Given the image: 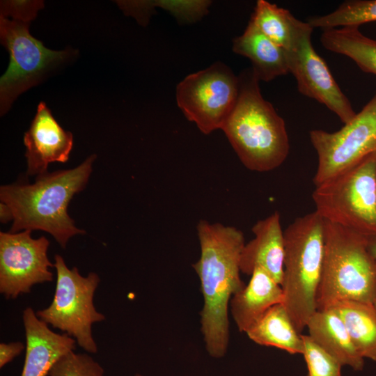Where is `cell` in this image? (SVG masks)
Segmentation results:
<instances>
[{
    "label": "cell",
    "instance_id": "3957f363",
    "mask_svg": "<svg viewBox=\"0 0 376 376\" xmlns=\"http://www.w3.org/2000/svg\"><path fill=\"white\" fill-rule=\"evenodd\" d=\"M238 77V99L221 130L245 167L258 172L274 170L290 151L285 121L263 98L252 69Z\"/></svg>",
    "mask_w": 376,
    "mask_h": 376
},
{
    "label": "cell",
    "instance_id": "4316f807",
    "mask_svg": "<svg viewBox=\"0 0 376 376\" xmlns=\"http://www.w3.org/2000/svg\"><path fill=\"white\" fill-rule=\"evenodd\" d=\"M24 347L22 342L1 343L0 344V368H2L17 357Z\"/></svg>",
    "mask_w": 376,
    "mask_h": 376
},
{
    "label": "cell",
    "instance_id": "44dd1931",
    "mask_svg": "<svg viewBox=\"0 0 376 376\" xmlns=\"http://www.w3.org/2000/svg\"><path fill=\"white\" fill-rule=\"evenodd\" d=\"M320 40L325 49L349 57L363 71L376 75V40L364 36L359 27L323 30Z\"/></svg>",
    "mask_w": 376,
    "mask_h": 376
},
{
    "label": "cell",
    "instance_id": "cb8c5ba5",
    "mask_svg": "<svg viewBox=\"0 0 376 376\" xmlns=\"http://www.w3.org/2000/svg\"><path fill=\"white\" fill-rule=\"evenodd\" d=\"M308 376H342V365L308 335L302 334Z\"/></svg>",
    "mask_w": 376,
    "mask_h": 376
},
{
    "label": "cell",
    "instance_id": "277c9868",
    "mask_svg": "<svg viewBox=\"0 0 376 376\" xmlns=\"http://www.w3.org/2000/svg\"><path fill=\"white\" fill-rule=\"evenodd\" d=\"M43 6L42 1H1V43L10 55L8 69L0 79L1 116L20 94L41 82L71 55L69 49L45 47L30 33V23Z\"/></svg>",
    "mask_w": 376,
    "mask_h": 376
},
{
    "label": "cell",
    "instance_id": "7402d4cb",
    "mask_svg": "<svg viewBox=\"0 0 376 376\" xmlns=\"http://www.w3.org/2000/svg\"><path fill=\"white\" fill-rule=\"evenodd\" d=\"M297 18L288 10L265 0H258L250 20L276 45L287 49L293 37Z\"/></svg>",
    "mask_w": 376,
    "mask_h": 376
},
{
    "label": "cell",
    "instance_id": "d6986e66",
    "mask_svg": "<svg viewBox=\"0 0 376 376\" xmlns=\"http://www.w3.org/2000/svg\"><path fill=\"white\" fill-rule=\"evenodd\" d=\"M246 334L260 345L274 347L292 354L303 353L302 334L282 303L271 307Z\"/></svg>",
    "mask_w": 376,
    "mask_h": 376
},
{
    "label": "cell",
    "instance_id": "ba28073f",
    "mask_svg": "<svg viewBox=\"0 0 376 376\" xmlns=\"http://www.w3.org/2000/svg\"><path fill=\"white\" fill-rule=\"evenodd\" d=\"M56 284L51 304L36 312L47 324L68 334L85 351L95 354L97 346L92 326L105 320L93 304V297L100 279L95 272L83 276L76 267L69 269L58 254L54 256Z\"/></svg>",
    "mask_w": 376,
    "mask_h": 376
},
{
    "label": "cell",
    "instance_id": "30bf717a",
    "mask_svg": "<svg viewBox=\"0 0 376 376\" xmlns=\"http://www.w3.org/2000/svg\"><path fill=\"white\" fill-rule=\"evenodd\" d=\"M309 136L318 155L313 178L318 186L376 152V93L340 130H314Z\"/></svg>",
    "mask_w": 376,
    "mask_h": 376
},
{
    "label": "cell",
    "instance_id": "7a4b0ae2",
    "mask_svg": "<svg viewBox=\"0 0 376 376\" xmlns=\"http://www.w3.org/2000/svg\"><path fill=\"white\" fill-rule=\"evenodd\" d=\"M96 155L78 166L36 176L33 184L15 182L0 188V200L10 210L13 224L9 232L40 230L52 235L63 249L70 237L84 234L68 213L72 197L82 191L92 172Z\"/></svg>",
    "mask_w": 376,
    "mask_h": 376
},
{
    "label": "cell",
    "instance_id": "d4e9b609",
    "mask_svg": "<svg viewBox=\"0 0 376 376\" xmlns=\"http://www.w3.org/2000/svg\"><path fill=\"white\" fill-rule=\"evenodd\" d=\"M102 366L90 355L70 352L52 368L49 376H104Z\"/></svg>",
    "mask_w": 376,
    "mask_h": 376
},
{
    "label": "cell",
    "instance_id": "9a60e30c",
    "mask_svg": "<svg viewBox=\"0 0 376 376\" xmlns=\"http://www.w3.org/2000/svg\"><path fill=\"white\" fill-rule=\"evenodd\" d=\"M254 235L245 243L240 259L241 272L251 275L256 268L266 271L280 285L283 273L284 234L278 211L256 223Z\"/></svg>",
    "mask_w": 376,
    "mask_h": 376
},
{
    "label": "cell",
    "instance_id": "2e32d148",
    "mask_svg": "<svg viewBox=\"0 0 376 376\" xmlns=\"http://www.w3.org/2000/svg\"><path fill=\"white\" fill-rule=\"evenodd\" d=\"M247 285L230 301V311L240 332L246 333L271 307L283 303L281 285L266 271L256 268Z\"/></svg>",
    "mask_w": 376,
    "mask_h": 376
},
{
    "label": "cell",
    "instance_id": "7c38bea8",
    "mask_svg": "<svg viewBox=\"0 0 376 376\" xmlns=\"http://www.w3.org/2000/svg\"><path fill=\"white\" fill-rule=\"evenodd\" d=\"M31 230L0 233V292L15 299L38 283L50 282L54 267L48 258L49 241L31 237Z\"/></svg>",
    "mask_w": 376,
    "mask_h": 376
},
{
    "label": "cell",
    "instance_id": "603a6c76",
    "mask_svg": "<svg viewBox=\"0 0 376 376\" xmlns=\"http://www.w3.org/2000/svg\"><path fill=\"white\" fill-rule=\"evenodd\" d=\"M376 22V0L345 1L334 11L321 16H315L308 22L313 27L323 30L354 26Z\"/></svg>",
    "mask_w": 376,
    "mask_h": 376
},
{
    "label": "cell",
    "instance_id": "e0dca14e",
    "mask_svg": "<svg viewBox=\"0 0 376 376\" xmlns=\"http://www.w3.org/2000/svg\"><path fill=\"white\" fill-rule=\"evenodd\" d=\"M306 328L308 336L333 356L342 366L361 370L364 358L355 347L340 316L332 309L317 310Z\"/></svg>",
    "mask_w": 376,
    "mask_h": 376
},
{
    "label": "cell",
    "instance_id": "6da1fadb",
    "mask_svg": "<svg viewBox=\"0 0 376 376\" xmlns=\"http://www.w3.org/2000/svg\"><path fill=\"white\" fill-rule=\"evenodd\" d=\"M197 233L201 256L193 267L203 297L201 331L209 355L219 359L228 350L230 299L245 285L240 274L244 236L233 226L206 220L199 221Z\"/></svg>",
    "mask_w": 376,
    "mask_h": 376
},
{
    "label": "cell",
    "instance_id": "f1b7e54d",
    "mask_svg": "<svg viewBox=\"0 0 376 376\" xmlns=\"http://www.w3.org/2000/svg\"><path fill=\"white\" fill-rule=\"evenodd\" d=\"M368 246L371 253L376 258V237L369 239ZM375 306L376 308V301Z\"/></svg>",
    "mask_w": 376,
    "mask_h": 376
},
{
    "label": "cell",
    "instance_id": "ffe728a7",
    "mask_svg": "<svg viewBox=\"0 0 376 376\" xmlns=\"http://www.w3.org/2000/svg\"><path fill=\"white\" fill-rule=\"evenodd\" d=\"M327 308L334 311L342 319L361 357L376 361L375 304L359 301L343 300L335 302Z\"/></svg>",
    "mask_w": 376,
    "mask_h": 376
},
{
    "label": "cell",
    "instance_id": "5bb4252c",
    "mask_svg": "<svg viewBox=\"0 0 376 376\" xmlns=\"http://www.w3.org/2000/svg\"><path fill=\"white\" fill-rule=\"evenodd\" d=\"M26 356L21 376H47L53 366L76 348V340L57 334L41 320L31 307L23 311Z\"/></svg>",
    "mask_w": 376,
    "mask_h": 376
},
{
    "label": "cell",
    "instance_id": "83f0119b",
    "mask_svg": "<svg viewBox=\"0 0 376 376\" xmlns=\"http://www.w3.org/2000/svg\"><path fill=\"white\" fill-rule=\"evenodd\" d=\"M0 217L2 223H6L13 220V214L10 208L3 203L0 204Z\"/></svg>",
    "mask_w": 376,
    "mask_h": 376
},
{
    "label": "cell",
    "instance_id": "8992f818",
    "mask_svg": "<svg viewBox=\"0 0 376 376\" xmlns=\"http://www.w3.org/2000/svg\"><path fill=\"white\" fill-rule=\"evenodd\" d=\"M368 242L361 235L325 221L324 263L317 310L343 300L375 304L376 258Z\"/></svg>",
    "mask_w": 376,
    "mask_h": 376
},
{
    "label": "cell",
    "instance_id": "f546056e",
    "mask_svg": "<svg viewBox=\"0 0 376 376\" xmlns=\"http://www.w3.org/2000/svg\"><path fill=\"white\" fill-rule=\"evenodd\" d=\"M134 376H143L141 374H136Z\"/></svg>",
    "mask_w": 376,
    "mask_h": 376
},
{
    "label": "cell",
    "instance_id": "484cf974",
    "mask_svg": "<svg viewBox=\"0 0 376 376\" xmlns=\"http://www.w3.org/2000/svg\"><path fill=\"white\" fill-rule=\"evenodd\" d=\"M151 6L162 8L181 23H192L208 13L211 4L206 0H159L150 1Z\"/></svg>",
    "mask_w": 376,
    "mask_h": 376
},
{
    "label": "cell",
    "instance_id": "ac0fdd59",
    "mask_svg": "<svg viewBox=\"0 0 376 376\" xmlns=\"http://www.w3.org/2000/svg\"><path fill=\"white\" fill-rule=\"evenodd\" d=\"M233 51L251 61L259 81H269L290 72L285 49L262 33L251 20L244 33L233 40Z\"/></svg>",
    "mask_w": 376,
    "mask_h": 376
},
{
    "label": "cell",
    "instance_id": "52a82bcc",
    "mask_svg": "<svg viewBox=\"0 0 376 376\" xmlns=\"http://www.w3.org/2000/svg\"><path fill=\"white\" fill-rule=\"evenodd\" d=\"M312 198L325 221L376 237V152L315 186Z\"/></svg>",
    "mask_w": 376,
    "mask_h": 376
},
{
    "label": "cell",
    "instance_id": "9c48e42d",
    "mask_svg": "<svg viewBox=\"0 0 376 376\" xmlns=\"http://www.w3.org/2000/svg\"><path fill=\"white\" fill-rule=\"evenodd\" d=\"M239 93V77L219 62L185 77L177 85L176 101L185 116L208 134L221 130Z\"/></svg>",
    "mask_w": 376,
    "mask_h": 376
},
{
    "label": "cell",
    "instance_id": "5b68a950",
    "mask_svg": "<svg viewBox=\"0 0 376 376\" xmlns=\"http://www.w3.org/2000/svg\"><path fill=\"white\" fill-rule=\"evenodd\" d=\"M325 220L316 212L297 217L283 231V304L301 333L317 311L324 255Z\"/></svg>",
    "mask_w": 376,
    "mask_h": 376
},
{
    "label": "cell",
    "instance_id": "8fae6325",
    "mask_svg": "<svg viewBox=\"0 0 376 376\" xmlns=\"http://www.w3.org/2000/svg\"><path fill=\"white\" fill-rule=\"evenodd\" d=\"M308 22L296 19L293 37L285 49L289 72L297 80L299 91L325 105L346 124L356 115L327 63L315 50Z\"/></svg>",
    "mask_w": 376,
    "mask_h": 376
},
{
    "label": "cell",
    "instance_id": "4fadbf2b",
    "mask_svg": "<svg viewBox=\"0 0 376 376\" xmlns=\"http://www.w3.org/2000/svg\"><path fill=\"white\" fill-rule=\"evenodd\" d=\"M27 176L47 172L50 163L66 162L73 145L70 132L63 130L44 102L38 106L29 129L24 133Z\"/></svg>",
    "mask_w": 376,
    "mask_h": 376
}]
</instances>
